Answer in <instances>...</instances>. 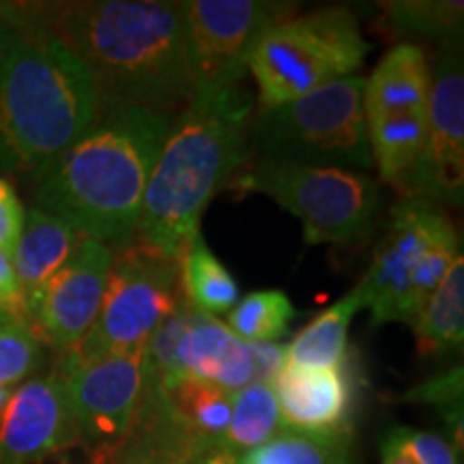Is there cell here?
<instances>
[{"label": "cell", "mask_w": 464, "mask_h": 464, "mask_svg": "<svg viewBox=\"0 0 464 464\" xmlns=\"http://www.w3.org/2000/svg\"><path fill=\"white\" fill-rule=\"evenodd\" d=\"M0 307H3V314L7 321L26 323L14 263H11V256L3 249H0Z\"/></svg>", "instance_id": "obj_34"}, {"label": "cell", "mask_w": 464, "mask_h": 464, "mask_svg": "<svg viewBox=\"0 0 464 464\" xmlns=\"http://www.w3.org/2000/svg\"><path fill=\"white\" fill-rule=\"evenodd\" d=\"M426 136L400 198L462 205L464 198V75L456 42L430 67Z\"/></svg>", "instance_id": "obj_11"}, {"label": "cell", "mask_w": 464, "mask_h": 464, "mask_svg": "<svg viewBox=\"0 0 464 464\" xmlns=\"http://www.w3.org/2000/svg\"><path fill=\"white\" fill-rule=\"evenodd\" d=\"M174 374L235 393L254 381V363L247 344L228 324L191 305L174 351Z\"/></svg>", "instance_id": "obj_16"}, {"label": "cell", "mask_w": 464, "mask_h": 464, "mask_svg": "<svg viewBox=\"0 0 464 464\" xmlns=\"http://www.w3.org/2000/svg\"><path fill=\"white\" fill-rule=\"evenodd\" d=\"M185 301L181 260L168 258L133 241L114 252L108 288L91 332L73 351L72 362L142 353L150 334Z\"/></svg>", "instance_id": "obj_8"}, {"label": "cell", "mask_w": 464, "mask_h": 464, "mask_svg": "<svg viewBox=\"0 0 464 464\" xmlns=\"http://www.w3.org/2000/svg\"><path fill=\"white\" fill-rule=\"evenodd\" d=\"M45 362L44 342L22 321L0 323V385L17 387Z\"/></svg>", "instance_id": "obj_29"}, {"label": "cell", "mask_w": 464, "mask_h": 464, "mask_svg": "<svg viewBox=\"0 0 464 464\" xmlns=\"http://www.w3.org/2000/svg\"><path fill=\"white\" fill-rule=\"evenodd\" d=\"M385 440L415 464H460L454 445L439 434L415 430V428H393Z\"/></svg>", "instance_id": "obj_30"}, {"label": "cell", "mask_w": 464, "mask_h": 464, "mask_svg": "<svg viewBox=\"0 0 464 464\" xmlns=\"http://www.w3.org/2000/svg\"><path fill=\"white\" fill-rule=\"evenodd\" d=\"M172 119L140 108H102L89 130L33 179V207L114 252L130 247Z\"/></svg>", "instance_id": "obj_2"}, {"label": "cell", "mask_w": 464, "mask_h": 464, "mask_svg": "<svg viewBox=\"0 0 464 464\" xmlns=\"http://www.w3.org/2000/svg\"><path fill=\"white\" fill-rule=\"evenodd\" d=\"M78 448L61 365L15 387L0 420V464H39Z\"/></svg>", "instance_id": "obj_13"}, {"label": "cell", "mask_w": 464, "mask_h": 464, "mask_svg": "<svg viewBox=\"0 0 464 464\" xmlns=\"http://www.w3.org/2000/svg\"><path fill=\"white\" fill-rule=\"evenodd\" d=\"M299 316L284 290H256L228 312L230 332L243 342H277Z\"/></svg>", "instance_id": "obj_26"}, {"label": "cell", "mask_w": 464, "mask_h": 464, "mask_svg": "<svg viewBox=\"0 0 464 464\" xmlns=\"http://www.w3.org/2000/svg\"><path fill=\"white\" fill-rule=\"evenodd\" d=\"M14 392H15V387L0 385V420H3V413H5V409H7V404H9L11 396H14Z\"/></svg>", "instance_id": "obj_38"}, {"label": "cell", "mask_w": 464, "mask_h": 464, "mask_svg": "<svg viewBox=\"0 0 464 464\" xmlns=\"http://www.w3.org/2000/svg\"><path fill=\"white\" fill-rule=\"evenodd\" d=\"M381 464H415L409 456H404L402 451L393 448V445L382 440L381 445Z\"/></svg>", "instance_id": "obj_37"}, {"label": "cell", "mask_w": 464, "mask_h": 464, "mask_svg": "<svg viewBox=\"0 0 464 464\" xmlns=\"http://www.w3.org/2000/svg\"><path fill=\"white\" fill-rule=\"evenodd\" d=\"M112 263V247L82 237L72 258L34 301L26 323L56 355L73 351L91 332L103 304Z\"/></svg>", "instance_id": "obj_12"}, {"label": "cell", "mask_w": 464, "mask_h": 464, "mask_svg": "<svg viewBox=\"0 0 464 464\" xmlns=\"http://www.w3.org/2000/svg\"><path fill=\"white\" fill-rule=\"evenodd\" d=\"M385 22L396 34H415L426 39H443L451 44L462 34L464 3L443 0H400L382 5Z\"/></svg>", "instance_id": "obj_28"}, {"label": "cell", "mask_w": 464, "mask_h": 464, "mask_svg": "<svg viewBox=\"0 0 464 464\" xmlns=\"http://www.w3.org/2000/svg\"><path fill=\"white\" fill-rule=\"evenodd\" d=\"M189 464H239V458L222 448H213L202 451V454L196 456Z\"/></svg>", "instance_id": "obj_36"}, {"label": "cell", "mask_w": 464, "mask_h": 464, "mask_svg": "<svg viewBox=\"0 0 464 464\" xmlns=\"http://www.w3.org/2000/svg\"><path fill=\"white\" fill-rule=\"evenodd\" d=\"M430 63L420 45L398 44L365 80V119L426 112L430 100Z\"/></svg>", "instance_id": "obj_19"}, {"label": "cell", "mask_w": 464, "mask_h": 464, "mask_svg": "<svg viewBox=\"0 0 464 464\" xmlns=\"http://www.w3.org/2000/svg\"><path fill=\"white\" fill-rule=\"evenodd\" d=\"M160 390L174 417L198 440L202 450L219 448L230 421V392L219 390L211 382L188 379V376H177V379L161 382Z\"/></svg>", "instance_id": "obj_21"}, {"label": "cell", "mask_w": 464, "mask_h": 464, "mask_svg": "<svg viewBox=\"0 0 464 464\" xmlns=\"http://www.w3.org/2000/svg\"><path fill=\"white\" fill-rule=\"evenodd\" d=\"M181 282L185 299L211 316L230 312L239 301V284L211 252L200 232L181 258Z\"/></svg>", "instance_id": "obj_25"}, {"label": "cell", "mask_w": 464, "mask_h": 464, "mask_svg": "<svg viewBox=\"0 0 464 464\" xmlns=\"http://www.w3.org/2000/svg\"><path fill=\"white\" fill-rule=\"evenodd\" d=\"M17 34H20V26L11 20L7 9H5V5L0 3V65H3V61L7 58L11 45H14V42L17 39Z\"/></svg>", "instance_id": "obj_35"}, {"label": "cell", "mask_w": 464, "mask_h": 464, "mask_svg": "<svg viewBox=\"0 0 464 464\" xmlns=\"http://www.w3.org/2000/svg\"><path fill=\"white\" fill-rule=\"evenodd\" d=\"M284 428L301 432H351L355 381L351 362L340 368L284 365L271 382Z\"/></svg>", "instance_id": "obj_15"}, {"label": "cell", "mask_w": 464, "mask_h": 464, "mask_svg": "<svg viewBox=\"0 0 464 464\" xmlns=\"http://www.w3.org/2000/svg\"><path fill=\"white\" fill-rule=\"evenodd\" d=\"M100 112L82 63L54 34L20 26L0 65V170L37 179Z\"/></svg>", "instance_id": "obj_4"}, {"label": "cell", "mask_w": 464, "mask_h": 464, "mask_svg": "<svg viewBox=\"0 0 464 464\" xmlns=\"http://www.w3.org/2000/svg\"><path fill=\"white\" fill-rule=\"evenodd\" d=\"M228 188L276 200L304 224L307 246H351L368 239L382 211L381 185L370 174L344 168L254 158Z\"/></svg>", "instance_id": "obj_6"}, {"label": "cell", "mask_w": 464, "mask_h": 464, "mask_svg": "<svg viewBox=\"0 0 464 464\" xmlns=\"http://www.w3.org/2000/svg\"><path fill=\"white\" fill-rule=\"evenodd\" d=\"M460 254V237H458L454 222L445 216L437 226V230H434L432 239L428 243L413 277H411L409 290H406V297L402 301V310H400V323H415L421 307L432 297V293L439 288V284L443 282L450 266L454 265V260Z\"/></svg>", "instance_id": "obj_27"}, {"label": "cell", "mask_w": 464, "mask_h": 464, "mask_svg": "<svg viewBox=\"0 0 464 464\" xmlns=\"http://www.w3.org/2000/svg\"><path fill=\"white\" fill-rule=\"evenodd\" d=\"M65 376L78 448L91 464H103L130 432L144 390L142 353L108 355L91 362L58 357Z\"/></svg>", "instance_id": "obj_10"}, {"label": "cell", "mask_w": 464, "mask_h": 464, "mask_svg": "<svg viewBox=\"0 0 464 464\" xmlns=\"http://www.w3.org/2000/svg\"><path fill=\"white\" fill-rule=\"evenodd\" d=\"M202 451L174 417L160 387L144 382L130 432L103 464H189Z\"/></svg>", "instance_id": "obj_17"}, {"label": "cell", "mask_w": 464, "mask_h": 464, "mask_svg": "<svg viewBox=\"0 0 464 464\" xmlns=\"http://www.w3.org/2000/svg\"><path fill=\"white\" fill-rule=\"evenodd\" d=\"M365 80H334L299 100L263 108L249 131L258 160L304 166L372 170L374 160L365 123Z\"/></svg>", "instance_id": "obj_5"}, {"label": "cell", "mask_w": 464, "mask_h": 464, "mask_svg": "<svg viewBox=\"0 0 464 464\" xmlns=\"http://www.w3.org/2000/svg\"><path fill=\"white\" fill-rule=\"evenodd\" d=\"M462 398V368H454L450 372L434 376L423 385L415 387L413 392L406 396V400H415V402H430V404H448L456 409L460 406Z\"/></svg>", "instance_id": "obj_32"}, {"label": "cell", "mask_w": 464, "mask_h": 464, "mask_svg": "<svg viewBox=\"0 0 464 464\" xmlns=\"http://www.w3.org/2000/svg\"><path fill=\"white\" fill-rule=\"evenodd\" d=\"M3 321H7V318H5V314H3V307H0V323Z\"/></svg>", "instance_id": "obj_39"}, {"label": "cell", "mask_w": 464, "mask_h": 464, "mask_svg": "<svg viewBox=\"0 0 464 464\" xmlns=\"http://www.w3.org/2000/svg\"><path fill=\"white\" fill-rule=\"evenodd\" d=\"M443 218L432 202L417 198H400L392 208L385 237L376 246L368 274L357 284L374 327L400 323L411 277Z\"/></svg>", "instance_id": "obj_14"}, {"label": "cell", "mask_w": 464, "mask_h": 464, "mask_svg": "<svg viewBox=\"0 0 464 464\" xmlns=\"http://www.w3.org/2000/svg\"><path fill=\"white\" fill-rule=\"evenodd\" d=\"M247 351L254 363V381L271 385L286 365V344H280V342H249Z\"/></svg>", "instance_id": "obj_33"}, {"label": "cell", "mask_w": 464, "mask_h": 464, "mask_svg": "<svg viewBox=\"0 0 464 464\" xmlns=\"http://www.w3.org/2000/svg\"><path fill=\"white\" fill-rule=\"evenodd\" d=\"M80 241H82V235L63 219L37 207L28 208L20 239L11 254L22 305H24V318L33 310L45 284L72 258Z\"/></svg>", "instance_id": "obj_18"}, {"label": "cell", "mask_w": 464, "mask_h": 464, "mask_svg": "<svg viewBox=\"0 0 464 464\" xmlns=\"http://www.w3.org/2000/svg\"><path fill=\"white\" fill-rule=\"evenodd\" d=\"M420 355L462 348L464 342V260L462 254L411 324Z\"/></svg>", "instance_id": "obj_22"}, {"label": "cell", "mask_w": 464, "mask_h": 464, "mask_svg": "<svg viewBox=\"0 0 464 464\" xmlns=\"http://www.w3.org/2000/svg\"><path fill=\"white\" fill-rule=\"evenodd\" d=\"M368 52L351 9L329 7L286 17L260 37L247 63L258 86L260 110L348 78L363 65Z\"/></svg>", "instance_id": "obj_7"}, {"label": "cell", "mask_w": 464, "mask_h": 464, "mask_svg": "<svg viewBox=\"0 0 464 464\" xmlns=\"http://www.w3.org/2000/svg\"><path fill=\"white\" fill-rule=\"evenodd\" d=\"M247 92L194 95L172 119L144 189L136 243L181 260L219 191L249 161Z\"/></svg>", "instance_id": "obj_3"}, {"label": "cell", "mask_w": 464, "mask_h": 464, "mask_svg": "<svg viewBox=\"0 0 464 464\" xmlns=\"http://www.w3.org/2000/svg\"><path fill=\"white\" fill-rule=\"evenodd\" d=\"M290 15H295V5L269 0L185 3L188 61L194 95L241 86L260 37Z\"/></svg>", "instance_id": "obj_9"}, {"label": "cell", "mask_w": 464, "mask_h": 464, "mask_svg": "<svg viewBox=\"0 0 464 464\" xmlns=\"http://www.w3.org/2000/svg\"><path fill=\"white\" fill-rule=\"evenodd\" d=\"M363 310L362 290L344 295L334 305L305 324L290 344H286V365L297 368H340L351 362L348 327Z\"/></svg>", "instance_id": "obj_20"}, {"label": "cell", "mask_w": 464, "mask_h": 464, "mask_svg": "<svg viewBox=\"0 0 464 464\" xmlns=\"http://www.w3.org/2000/svg\"><path fill=\"white\" fill-rule=\"evenodd\" d=\"M239 464H359L351 432H301L282 428L239 458Z\"/></svg>", "instance_id": "obj_23"}, {"label": "cell", "mask_w": 464, "mask_h": 464, "mask_svg": "<svg viewBox=\"0 0 464 464\" xmlns=\"http://www.w3.org/2000/svg\"><path fill=\"white\" fill-rule=\"evenodd\" d=\"M17 26L45 31L91 73L102 108L174 116L191 102L185 3H5Z\"/></svg>", "instance_id": "obj_1"}, {"label": "cell", "mask_w": 464, "mask_h": 464, "mask_svg": "<svg viewBox=\"0 0 464 464\" xmlns=\"http://www.w3.org/2000/svg\"><path fill=\"white\" fill-rule=\"evenodd\" d=\"M26 208L20 196L7 179H0V249L14 254L15 243L20 239L22 226H24Z\"/></svg>", "instance_id": "obj_31"}, {"label": "cell", "mask_w": 464, "mask_h": 464, "mask_svg": "<svg viewBox=\"0 0 464 464\" xmlns=\"http://www.w3.org/2000/svg\"><path fill=\"white\" fill-rule=\"evenodd\" d=\"M284 428L274 387L252 381L243 390L232 393L230 421L219 448L241 458L256 450Z\"/></svg>", "instance_id": "obj_24"}]
</instances>
